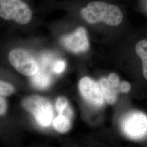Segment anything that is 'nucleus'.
<instances>
[{
    "label": "nucleus",
    "instance_id": "obj_1",
    "mask_svg": "<svg viewBox=\"0 0 147 147\" xmlns=\"http://www.w3.org/2000/svg\"><path fill=\"white\" fill-rule=\"evenodd\" d=\"M36 0H0L1 21L21 27L40 20Z\"/></svg>",
    "mask_w": 147,
    "mask_h": 147
},
{
    "label": "nucleus",
    "instance_id": "obj_2",
    "mask_svg": "<svg viewBox=\"0 0 147 147\" xmlns=\"http://www.w3.org/2000/svg\"><path fill=\"white\" fill-rule=\"evenodd\" d=\"M58 42L64 49L74 53H84L89 48V39L86 27L78 20L73 30L61 35Z\"/></svg>",
    "mask_w": 147,
    "mask_h": 147
},
{
    "label": "nucleus",
    "instance_id": "obj_3",
    "mask_svg": "<svg viewBox=\"0 0 147 147\" xmlns=\"http://www.w3.org/2000/svg\"><path fill=\"white\" fill-rule=\"evenodd\" d=\"M22 106L34 116L39 125L47 127L51 124L53 116V107L46 99L32 96L24 100Z\"/></svg>",
    "mask_w": 147,
    "mask_h": 147
},
{
    "label": "nucleus",
    "instance_id": "obj_4",
    "mask_svg": "<svg viewBox=\"0 0 147 147\" xmlns=\"http://www.w3.org/2000/svg\"><path fill=\"white\" fill-rule=\"evenodd\" d=\"M124 134L132 140H140L147 136V116L140 112H132L121 121Z\"/></svg>",
    "mask_w": 147,
    "mask_h": 147
},
{
    "label": "nucleus",
    "instance_id": "obj_5",
    "mask_svg": "<svg viewBox=\"0 0 147 147\" xmlns=\"http://www.w3.org/2000/svg\"><path fill=\"white\" fill-rule=\"evenodd\" d=\"M11 64L19 73L26 76H33L39 70V65L31 53L23 48H15L9 53Z\"/></svg>",
    "mask_w": 147,
    "mask_h": 147
},
{
    "label": "nucleus",
    "instance_id": "obj_6",
    "mask_svg": "<svg viewBox=\"0 0 147 147\" xmlns=\"http://www.w3.org/2000/svg\"><path fill=\"white\" fill-rule=\"evenodd\" d=\"M79 89L82 96L92 105L100 106L104 104V96L99 84L88 77L81 79Z\"/></svg>",
    "mask_w": 147,
    "mask_h": 147
},
{
    "label": "nucleus",
    "instance_id": "obj_7",
    "mask_svg": "<svg viewBox=\"0 0 147 147\" xmlns=\"http://www.w3.org/2000/svg\"><path fill=\"white\" fill-rule=\"evenodd\" d=\"M121 84L119 76L111 73L108 78H103L99 81L104 98L109 104H113L117 100V95L121 93Z\"/></svg>",
    "mask_w": 147,
    "mask_h": 147
},
{
    "label": "nucleus",
    "instance_id": "obj_8",
    "mask_svg": "<svg viewBox=\"0 0 147 147\" xmlns=\"http://www.w3.org/2000/svg\"><path fill=\"white\" fill-rule=\"evenodd\" d=\"M50 75L40 67L37 73L32 76L31 82L32 84L37 88L44 89L47 88L51 83Z\"/></svg>",
    "mask_w": 147,
    "mask_h": 147
},
{
    "label": "nucleus",
    "instance_id": "obj_9",
    "mask_svg": "<svg viewBox=\"0 0 147 147\" xmlns=\"http://www.w3.org/2000/svg\"><path fill=\"white\" fill-rule=\"evenodd\" d=\"M137 55L142 61V73L147 80V39H143L137 42L135 47Z\"/></svg>",
    "mask_w": 147,
    "mask_h": 147
},
{
    "label": "nucleus",
    "instance_id": "obj_10",
    "mask_svg": "<svg viewBox=\"0 0 147 147\" xmlns=\"http://www.w3.org/2000/svg\"><path fill=\"white\" fill-rule=\"evenodd\" d=\"M53 126L57 131L64 133L71 127L70 117L64 114H59L53 121Z\"/></svg>",
    "mask_w": 147,
    "mask_h": 147
},
{
    "label": "nucleus",
    "instance_id": "obj_11",
    "mask_svg": "<svg viewBox=\"0 0 147 147\" xmlns=\"http://www.w3.org/2000/svg\"><path fill=\"white\" fill-rule=\"evenodd\" d=\"M68 107L67 100L64 97L58 98L56 103V109L59 114L63 113Z\"/></svg>",
    "mask_w": 147,
    "mask_h": 147
},
{
    "label": "nucleus",
    "instance_id": "obj_12",
    "mask_svg": "<svg viewBox=\"0 0 147 147\" xmlns=\"http://www.w3.org/2000/svg\"><path fill=\"white\" fill-rule=\"evenodd\" d=\"M14 89L13 87L9 84L3 81L0 82V94L1 95H8L13 93Z\"/></svg>",
    "mask_w": 147,
    "mask_h": 147
},
{
    "label": "nucleus",
    "instance_id": "obj_13",
    "mask_svg": "<svg viewBox=\"0 0 147 147\" xmlns=\"http://www.w3.org/2000/svg\"><path fill=\"white\" fill-rule=\"evenodd\" d=\"M66 64L62 60H58L53 64V71L56 74H61L65 68Z\"/></svg>",
    "mask_w": 147,
    "mask_h": 147
},
{
    "label": "nucleus",
    "instance_id": "obj_14",
    "mask_svg": "<svg viewBox=\"0 0 147 147\" xmlns=\"http://www.w3.org/2000/svg\"><path fill=\"white\" fill-rule=\"evenodd\" d=\"M7 105L5 101L2 96L0 98V114L2 116L5 114L6 111Z\"/></svg>",
    "mask_w": 147,
    "mask_h": 147
}]
</instances>
